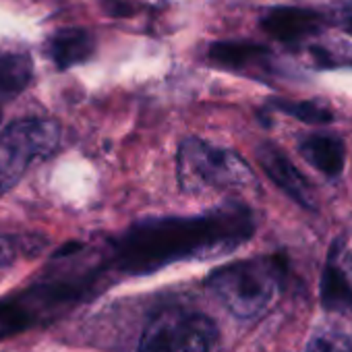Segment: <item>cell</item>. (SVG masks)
Wrapping results in <instances>:
<instances>
[{"mask_svg":"<svg viewBox=\"0 0 352 352\" xmlns=\"http://www.w3.org/2000/svg\"><path fill=\"white\" fill-rule=\"evenodd\" d=\"M257 160H259L261 168L265 170V174L284 193H288L302 208L315 210L317 197H315V191H313L311 183L294 168V164L278 147H274L270 143L261 145L257 149Z\"/></svg>","mask_w":352,"mask_h":352,"instance_id":"8992f818","label":"cell"},{"mask_svg":"<svg viewBox=\"0 0 352 352\" xmlns=\"http://www.w3.org/2000/svg\"><path fill=\"white\" fill-rule=\"evenodd\" d=\"M17 257V245L13 239L0 234V267H9Z\"/></svg>","mask_w":352,"mask_h":352,"instance_id":"9a60e30c","label":"cell"},{"mask_svg":"<svg viewBox=\"0 0 352 352\" xmlns=\"http://www.w3.org/2000/svg\"><path fill=\"white\" fill-rule=\"evenodd\" d=\"M96 50V36L83 28H69L56 32L48 40V54L58 69H71L85 63Z\"/></svg>","mask_w":352,"mask_h":352,"instance_id":"ba28073f","label":"cell"},{"mask_svg":"<svg viewBox=\"0 0 352 352\" xmlns=\"http://www.w3.org/2000/svg\"><path fill=\"white\" fill-rule=\"evenodd\" d=\"M305 352H352L348 338L338 329H321L313 333Z\"/></svg>","mask_w":352,"mask_h":352,"instance_id":"5bb4252c","label":"cell"},{"mask_svg":"<svg viewBox=\"0 0 352 352\" xmlns=\"http://www.w3.org/2000/svg\"><path fill=\"white\" fill-rule=\"evenodd\" d=\"M216 327L210 317L183 307H170L153 315L141 338L139 352H210Z\"/></svg>","mask_w":352,"mask_h":352,"instance_id":"5b68a950","label":"cell"},{"mask_svg":"<svg viewBox=\"0 0 352 352\" xmlns=\"http://www.w3.org/2000/svg\"><path fill=\"white\" fill-rule=\"evenodd\" d=\"M282 278L280 257H255L220 267L208 278V288L234 317L253 319L272 307Z\"/></svg>","mask_w":352,"mask_h":352,"instance_id":"7a4b0ae2","label":"cell"},{"mask_svg":"<svg viewBox=\"0 0 352 352\" xmlns=\"http://www.w3.org/2000/svg\"><path fill=\"white\" fill-rule=\"evenodd\" d=\"M210 58L216 65L232 71H249L265 65L270 52L253 44H214L210 50Z\"/></svg>","mask_w":352,"mask_h":352,"instance_id":"30bf717a","label":"cell"},{"mask_svg":"<svg viewBox=\"0 0 352 352\" xmlns=\"http://www.w3.org/2000/svg\"><path fill=\"white\" fill-rule=\"evenodd\" d=\"M261 28L272 38L294 44L315 36L321 28V17L305 9H274L261 19Z\"/></svg>","mask_w":352,"mask_h":352,"instance_id":"52a82bcc","label":"cell"},{"mask_svg":"<svg viewBox=\"0 0 352 352\" xmlns=\"http://www.w3.org/2000/svg\"><path fill=\"white\" fill-rule=\"evenodd\" d=\"M278 108L286 114L296 116L302 122H313V124H323L331 120V112L315 102H278Z\"/></svg>","mask_w":352,"mask_h":352,"instance_id":"4fadbf2b","label":"cell"},{"mask_svg":"<svg viewBox=\"0 0 352 352\" xmlns=\"http://www.w3.org/2000/svg\"><path fill=\"white\" fill-rule=\"evenodd\" d=\"M253 232V214L241 204H226L193 218H149L116 239L114 263L122 274H151L176 261L226 255L245 245Z\"/></svg>","mask_w":352,"mask_h":352,"instance_id":"6da1fadb","label":"cell"},{"mask_svg":"<svg viewBox=\"0 0 352 352\" xmlns=\"http://www.w3.org/2000/svg\"><path fill=\"white\" fill-rule=\"evenodd\" d=\"M176 174L185 193L255 185L251 166L239 153L212 145L199 137H187L181 143L176 155Z\"/></svg>","mask_w":352,"mask_h":352,"instance_id":"3957f363","label":"cell"},{"mask_svg":"<svg viewBox=\"0 0 352 352\" xmlns=\"http://www.w3.org/2000/svg\"><path fill=\"white\" fill-rule=\"evenodd\" d=\"M300 155L327 176H338L344 168V143L333 135L307 137L300 143Z\"/></svg>","mask_w":352,"mask_h":352,"instance_id":"9c48e42d","label":"cell"},{"mask_svg":"<svg viewBox=\"0 0 352 352\" xmlns=\"http://www.w3.org/2000/svg\"><path fill=\"white\" fill-rule=\"evenodd\" d=\"M321 305L323 309L333 311V313L352 311V284L348 282L344 272L333 263H327V267L323 270Z\"/></svg>","mask_w":352,"mask_h":352,"instance_id":"8fae6325","label":"cell"},{"mask_svg":"<svg viewBox=\"0 0 352 352\" xmlns=\"http://www.w3.org/2000/svg\"><path fill=\"white\" fill-rule=\"evenodd\" d=\"M60 143V124L52 118H23L0 133V195L7 193L38 162Z\"/></svg>","mask_w":352,"mask_h":352,"instance_id":"277c9868","label":"cell"},{"mask_svg":"<svg viewBox=\"0 0 352 352\" xmlns=\"http://www.w3.org/2000/svg\"><path fill=\"white\" fill-rule=\"evenodd\" d=\"M0 120H3V110H0Z\"/></svg>","mask_w":352,"mask_h":352,"instance_id":"2e32d148","label":"cell"},{"mask_svg":"<svg viewBox=\"0 0 352 352\" xmlns=\"http://www.w3.org/2000/svg\"><path fill=\"white\" fill-rule=\"evenodd\" d=\"M34 77V67L25 54L0 56V96L13 98L21 94Z\"/></svg>","mask_w":352,"mask_h":352,"instance_id":"7c38bea8","label":"cell"}]
</instances>
